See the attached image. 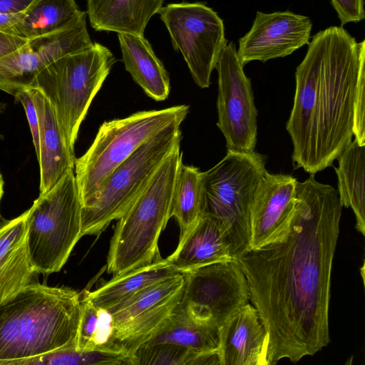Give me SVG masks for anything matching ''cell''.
<instances>
[{"label":"cell","mask_w":365,"mask_h":365,"mask_svg":"<svg viewBox=\"0 0 365 365\" xmlns=\"http://www.w3.org/2000/svg\"><path fill=\"white\" fill-rule=\"evenodd\" d=\"M314 175L297 182L287 237L235 258L267 332L265 365L297 362L330 342L331 277L342 205L337 190Z\"/></svg>","instance_id":"6da1fadb"},{"label":"cell","mask_w":365,"mask_h":365,"mask_svg":"<svg viewBox=\"0 0 365 365\" xmlns=\"http://www.w3.org/2000/svg\"><path fill=\"white\" fill-rule=\"evenodd\" d=\"M365 72V40L343 26L312 37L295 72L293 107L286 124L295 169L309 174L332 165L353 140L355 96Z\"/></svg>","instance_id":"7a4b0ae2"},{"label":"cell","mask_w":365,"mask_h":365,"mask_svg":"<svg viewBox=\"0 0 365 365\" xmlns=\"http://www.w3.org/2000/svg\"><path fill=\"white\" fill-rule=\"evenodd\" d=\"M81 293L31 283L0 304V365L76 348Z\"/></svg>","instance_id":"3957f363"},{"label":"cell","mask_w":365,"mask_h":365,"mask_svg":"<svg viewBox=\"0 0 365 365\" xmlns=\"http://www.w3.org/2000/svg\"><path fill=\"white\" fill-rule=\"evenodd\" d=\"M182 157L180 143L118 220L107 258L108 273L117 276L161 258L158 240L171 217L173 192Z\"/></svg>","instance_id":"277c9868"},{"label":"cell","mask_w":365,"mask_h":365,"mask_svg":"<svg viewBox=\"0 0 365 365\" xmlns=\"http://www.w3.org/2000/svg\"><path fill=\"white\" fill-rule=\"evenodd\" d=\"M115 62L107 47L94 42L54 61L34 79L31 88L41 91L51 103L73 152L80 125Z\"/></svg>","instance_id":"5b68a950"},{"label":"cell","mask_w":365,"mask_h":365,"mask_svg":"<svg viewBox=\"0 0 365 365\" xmlns=\"http://www.w3.org/2000/svg\"><path fill=\"white\" fill-rule=\"evenodd\" d=\"M188 112V106L180 105L105 121L90 148L75 160L74 174L82 207L99 193L114 170L142 143L165 127L182 123Z\"/></svg>","instance_id":"8992f818"},{"label":"cell","mask_w":365,"mask_h":365,"mask_svg":"<svg viewBox=\"0 0 365 365\" xmlns=\"http://www.w3.org/2000/svg\"><path fill=\"white\" fill-rule=\"evenodd\" d=\"M265 157L255 151L227 150L205 174V213L219 222L233 259L249 250L250 209L256 190L267 172Z\"/></svg>","instance_id":"52a82bcc"},{"label":"cell","mask_w":365,"mask_h":365,"mask_svg":"<svg viewBox=\"0 0 365 365\" xmlns=\"http://www.w3.org/2000/svg\"><path fill=\"white\" fill-rule=\"evenodd\" d=\"M82 204L74 170L39 193L27 210L26 242L36 273L59 272L82 237Z\"/></svg>","instance_id":"ba28073f"},{"label":"cell","mask_w":365,"mask_h":365,"mask_svg":"<svg viewBox=\"0 0 365 365\" xmlns=\"http://www.w3.org/2000/svg\"><path fill=\"white\" fill-rule=\"evenodd\" d=\"M180 125L175 123L157 133L114 170L99 193L82 207V236L101 233L124 214L180 143Z\"/></svg>","instance_id":"9c48e42d"},{"label":"cell","mask_w":365,"mask_h":365,"mask_svg":"<svg viewBox=\"0 0 365 365\" xmlns=\"http://www.w3.org/2000/svg\"><path fill=\"white\" fill-rule=\"evenodd\" d=\"M158 14L195 83L201 88H208L212 72L228 43L223 20L202 2L169 4Z\"/></svg>","instance_id":"30bf717a"},{"label":"cell","mask_w":365,"mask_h":365,"mask_svg":"<svg viewBox=\"0 0 365 365\" xmlns=\"http://www.w3.org/2000/svg\"><path fill=\"white\" fill-rule=\"evenodd\" d=\"M184 288L179 307L195 322L219 329L249 303L247 279L235 259L182 272Z\"/></svg>","instance_id":"8fae6325"},{"label":"cell","mask_w":365,"mask_h":365,"mask_svg":"<svg viewBox=\"0 0 365 365\" xmlns=\"http://www.w3.org/2000/svg\"><path fill=\"white\" fill-rule=\"evenodd\" d=\"M236 46L230 42L216 64L218 73L217 126L223 134L227 150L255 151L258 110L251 80L245 75Z\"/></svg>","instance_id":"7c38bea8"},{"label":"cell","mask_w":365,"mask_h":365,"mask_svg":"<svg viewBox=\"0 0 365 365\" xmlns=\"http://www.w3.org/2000/svg\"><path fill=\"white\" fill-rule=\"evenodd\" d=\"M86 11L68 26L52 33L28 38L14 52L0 58V90L15 97L31 88L38 73L54 61L90 47Z\"/></svg>","instance_id":"4fadbf2b"},{"label":"cell","mask_w":365,"mask_h":365,"mask_svg":"<svg viewBox=\"0 0 365 365\" xmlns=\"http://www.w3.org/2000/svg\"><path fill=\"white\" fill-rule=\"evenodd\" d=\"M184 282L178 273L108 310L117 342L133 354L179 304Z\"/></svg>","instance_id":"5bb4252c"},{"label":"cell","mask_w":365,"mask_h":365,"mask_svg":"<svg viewBox=\"0 0 365 365\" xmlns=\"http://www.w3.org/2000/svg\"><path fill=\"white\" fill-rule=\"evenodd\" d=\"M312 29L307 16L289 11H258L250 31L239 39V60L245 66L253 61L264 63L289 56L309 44Z\"/></svg>","instance_id":"9a60e30c"},{"label":"cell","mask_w":365,"mask_h":365,"mask_svg":"<svg viewBox=\"0 0 365 365\" xmlns=\"http://www.w3.org/2000/svg\"><path fill=\"white\" fill-rule=\"evenodd\" d=\"M297 182L290 175L266 173L251 205L249 250L287 237L295 212Z\"/></svg>","instance_id":"2e32d148"},{"label":"cell","mask_w":365,"mask_h":365,"mask_svg":"<svg viewBox=\"0 0 365 365\" xmlns=\"http://www.w3.org/2000/svg\"><path fill=\"white\" fill-rule=\"evenodd\" d=\"M38 123L40 193L51 189L65 175L74 170V152L68 147L54 110L38 90L29 88Z\"/></svg>","instance_id":"e0dca14e"},{"label":"cell","mask_w":365,"mask_h":365,"mask_svg":"<svg viewBox=\"0 0 365 365\" xmlns=\"http://www.w3.org/2000/svg\"><path fill=\"white\" fill-rule=\"evenodd\" d=\"M220 365H265L267 335L255 307L247 303L219 329Z\"/></svg>","instance_id":"ac0fdd59"},{"label":"cell","mask_w":365,"mask_h":365,"mask_svg":"<svg viewBox=\"0 0 365 365\" xmlns=\"http://www.w3.org/2000/svg\"><path fill=\"white\" fill-rule=\"evenodd\" d=\"M232 259L230 244L218 220L207 213L180 235L177 248L167 257L181 273Z\"/></svg>","instance_id":"d6986e66"},{"label":"cell","mask_w":365,"mask_h":365,"mask_svg":"<svg viewBox=\"0 0 365 365\" xmlns=\"http://www.w3.org/2000/svg\"><path fill=\"white\" fill-rule=\"evenodd\" d=\"M27 210L0 227V304L31 283L36 274L26 242Z\"/></svg>","instance_id":"ffe728a7"},{"label":"cell","mask_w":365,"mask_h":365,"mask_svg":"<svg viewBox=\"0 0 365 365\" xmlns=\"http://www.w3.org/2000/svg\"><path fill=\"white\" fill-rule=\"evenodd\" d=\"M89 21L96 31L144 36L150 19L164 0H86Z\"/></svg>","instance_id":"44dd1931"},{"label":"cell","mask_w":365,"mask_h":365,"mask_svg":"<svg viewBox=\"0 0 365 365\" xmlns=\"http://www.w3.org/2000/svg\"><path fill=\"white\" fill-rule=\"evenodd\" d=\"M125 70L145 94L157 101L167 99L168 73L144 36L117 34Z\"/></svg>","instance_id":"7402d4cb"},{"label":"cell","mask_w":365,"mask_h":365,"mask_svg":"<svg viewBox=\"0 0 365 365\" xmlns=\"http://www.w3.org/2000/svg\"><path fill=\"white\" fill-rule=\"evenodd\" d=\"M178 273L166 259L131 269L113 277L92 292L83 295L99 308L110 310L155 284Z\"/></svg>","instance_id":"603a6c76"},{"label":"cell","mask_w":365,"mask_h":365,"mask_svg":"<svg viewBox=\"0 0 365 365\" xmlns=\"http://www.w3.org/2000/svg\"><path fill=\"white\" fill-rule=\"evenodd\" d=\"M160 343L178 345L197 354L218 352V329L195 322L178 305L141 345Z\"/></svg>","instance_id":"cb8c5ba5"},{"label":"cell","mask_w":365,"mask_h":365,"mask_svg":"<svg viewBox=\"0 0 365 365\" xmlns=\"http://www.w3.org/2000/svg\"><path fill=\"white\" fill-rule=\"evenodd\" d=\"M338 194L342 207L351 208L356 217V228L365 233V145L353 140L336 159Z\"/></svg>","instance_id":"d4e9b609"},{"label":"cell","mask_w":365,"mask_h":365,"mask_svg":"<svg viewBox=\"0 0 365 365\" xmlns=\"http://www.w3.org/2000/svg\"><path fill=\"white\" fill-rule=\"evenodd\" d=\"M83 12L75 0H34L13 27V34L27 39L46 35L68 26Z\"/></svg>","instance_id":"484cf974"},{"label":"cell","mask_w":365,"mask_h":365,"mask_svg":"<svg viewBox=\"0 0 365 365\" xmlns=\"http://www.w3.org/2000/svg\"><path fill=\"white\" fill-rule=\"evenodd\" d=\"M205 174L198 168L180 164L174 185L170 217L184 234L205 213Z\"/></svg>","instance_id":"4316f807"},{"label":"cell","mask_w":365,"mask_h":365,"mask_svg":"<svg viewBox=\"0 0 365 365\" xmlns=\"http://www.w3.org/2000/svg\"><path fill=\"white\" fill-rule=\"evenodd\" d=\"M76 349H125L115 339L111 314L106 309L95 306L82 294Z\"/></svg>","instance_id":"83f0119b"},{"label":"cell","mask_w":365,"mask_h":365,"mask_svg":"<svg viewBox=\"0 0 365 365\" xmlns=\"http://www.w3.org/2000/svg\"><path fill=\"white\" fill-rule=\"evenodd\" d=\"M17 365H136L135 356L125 349L55 351L21 361Z\"/></svg>","instance_id":"f1b7e54d"},{"label":"cell","mask_w":365,"mask_h":365,"mask_svg":"<svg viewBox=\"0 0 365 365\" xmlns=\"http://www.w3.org/2000/svg\"><path fill=\"white\" fill-rule=\"evenodd\" d=\"M210 354H197L178 345L160 343L141 345L133 354L136 365H202Z\"/></svg>","instance_id":"f546056e"},{"label":"cell","mask_w":365,"mask_h":365,"mask_svg":"<svg viewBox=\"0 0 365 365\" xmlns=\"http://www.w3.org/2000/svg\"><path fill=\"white\" fill-rule=\"evenodd\" d=\"M337 13L341 26L358 23L365 18L364 0H330Z\"/></svg>","instance_id":"4dcf8cb0"},{"label":"cell","mask_w":365,"mask_h":365,"mask_svg":"<svg viewBox=\"0 0 365 365\" xmlns=\"http://www.w3.org/2000/svg\"><path fill=\"white\" fill-rule=\"evenodd\" d=\"M23 106L31 133L36 154L38 150V123L36 110L29 88L19 92L15 97Z\"/></svg>","instance_id":"1f68e13d"},{"label":"cell","mask_w":365,"mask_h":365,"mask_svg":"<svg viewBox=\"0 0 365 365\" xmlns=\"http://www.w3.org/2000/svg\"><path fill=\"white\" fill-rule=\"evenodd\" d=\"M27 41V38L0 31V58L17 50Z\"/></svg>","instance_id":"d6a6232c"},{"label":"cell","mask_w":365,"mask_h":365,"mask_svg":"<svg viewBox=\"0 0 365 365\" xmlns=\"http://www.w3.org/2000/svg\"><path fill=\"white\" fill-rule=\"evenodd\" d=\"M34 0H0V14L18 13L26 10Z\"/></svg>","instance_id":"836d02e7"},{"label":"cell","mask_w":365,"mask_h":365,"mask_svg":"<svg viewBox=\"0 0 365 365\" xmlns=\"http://www.w3.org/2000/svg\"><path fill=\"white\" fill-rule=\"evenodd\" d=\"M24 11L18 13L0 14V31L13 34V27L22 19Z\"/></svg>","instance_id":"e575fe53"},{"label":"cell","mask_w":365,"mask_h":365,"mask_svg":"<svg viewBox=\"0 0 365 365\" xmlns=\"http://www.w3.org/2000/svg\"><path fill=\"white\" fill-rule=\"evenodd\" d=\"M4 181L2 176V174L0 171V202L2 198V196L4 195Z\"/></svg>","instance_id":"d590c367"}]
</instances>
